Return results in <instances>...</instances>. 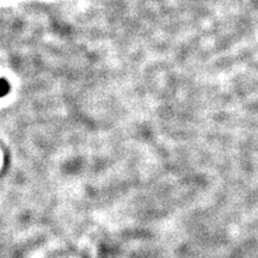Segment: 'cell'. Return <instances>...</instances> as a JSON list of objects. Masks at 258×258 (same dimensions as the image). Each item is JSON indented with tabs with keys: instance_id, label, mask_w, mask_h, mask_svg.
<instances>
[{
	"instance_id": "1",
	"label": "cell",
	"mask_w": 258,
	"mask_h": 258,
	"mask_svg": "<svg viewBox=\"0 0 258 258\" xmlns=\"http://www.w3.org/2000/svg\"><path fill=\"white\" fill-rule=\"evenodd\" d=\"M8 90H10V85L4 79H0V97H4L7 95Z\"/></svg>"
}]
</instances>
